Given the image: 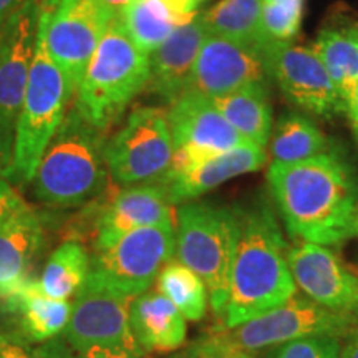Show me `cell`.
I'll list each match as a JSON object with an SVG mask.
<instances>
[{
    "mask_svg": "<svg viewBox=\"0 0 358 358\" xmlns=\"http://www.w3.org/2000/svg\"><path fill=\"white\" fill-rule=\"evenodd\" d=\"M303 0H264L262 32L268 43H292L302 24Z\"/></svg>",
    "mask_w": 358,
    "mask_h": 358,
    "instance_id": "30",
    "label": "cell"
},
{
    "mask_svg": "<svg viewBox=\"0 0 358 358\" xmlns=\"http://www.w3.org/2000/svg\"><path fill=\"white\" fill-rule=\"evenodd\" d=\"M105 148V131L90 122L77 105L71 106L35 173V196L60 208H75L95 198L108 174Z\"/></svg>",
    "mask_w": 358,
    "mask_h": 358,
    "instance_id": "3",
    "label": "cell"
},
{
    "mask_svg": "<svg viewBox=\"0 0 358 358\" xmlns=\"http://www.w3.org/2000/svg\"><path fill=\"white\" fill-rule=\"evenodd\" d=\"M156 290L173 302L186 322H199L206 317L209 306L206 284L194 271L176 259L161 268L156 277Z\"/></svg>",
    "mask_w": 358,
    "mask_h": 358,
    "instance_id": "29",
    "label": "cell"
},
{
    "mask_svg": "<svg viewBox=\"0 0 358 358\" xmlns=\"http://www.w3.org/2000/svg\"><path fill=\"white\" fill-rule=\"evenodd\" d=\"M204 12L169 35L150 55V80L146 88L169 105L186 92L201 47L208 38Z\"/></svg>",
    "mask_w": 358,
    "mask_h": 358,
    "instance_id": "18",
    "label": "cell"
},
{
    "mask_svg": "<svg viewBox=\"0 0 358 358\" xmlns=\"http://www.w3.org/2000/svg\"><path fill=\"white\" fill-rule=\"evenodd\" d=\"M211 100L245 141L259 148L267 145L272 133L268 85H249Z\"/></svg>",
    "mask_w": 358,
    "mask_h": 358,
    "instance_id": "24",
    "label": "cell"
},
{
    "mask_svg": "<svg viewBox=\"0 0 358 358\" xmlns=\"http://www.w3.org/2000/svg\"><path fill=\"white\" fill-rule=\"evenodd\" d=\"M0 358H37L19 337L0 334Z\"/></svg>",
    "mask_w": 358,
    "mask_h": 358,
    "instance_id": "34",
    "label": "cell"
},
{
    "mask_svg": "<svg viewBox=\"0 0 358 358\" xmlns=\"http://www.w3.org/2000/svg\"><path fill=\"white\" fill-rule=\"evenodd\" d=\"M287 262L297 292L330 310L358 313V275L332 248L295 241Z\"/></svg>",
    "mask_w": 358,
    "mask_h": 358,
    "instance_id": "15",
    "label": "cell"
},
{
    "mask_svg": "<svg viewBox=\"0 0 358 358\" xmlns=\"http://www.w3.org/2000/svg\"><path fill=\"white\" fill-rule=\"evenodd\" d=\"M150 55L129 37L120 15L111 22L85 71L75 105L103 131L146 88Z\"/></svg>",
    "mask_w": 358,
    "mask_h": 358,
    "instance_id": "5",
    "label": "cell"
},
{
    "mask_svg": "<svg viewBox=\"0 0 358 358\" xmlns=\"http://www.w3.org/2000/svg\"><path fill=\"white\" fill-rule=\"evenodd\" d=\"M174 259L203 279L209 306L222 320L239 236L237 209L203 201H187L179 204L174 216Z\"/></svg>",
    "mask_w": 358,
    "mask_h": 358,
    "instance_id": "4",
    "label": "cell"
},
{
    "mask_svg": "<svg viewBox=\"0 0 358 358\" xmlns=\"http://www.w3.org/2000/svg\"><path fill=\"white\" fill-rule=\"evenodd\" d=\"M343 338L317 335L268 348L266 358H338Z\"/></svg>",
    "mask_w": 358,
    "mask_h": 358,
    "instance_id": "31",
    "label": "cell"
},
{
    "mask_svg": "<svg viewBox=\"0 0 358 358\" xmlns=\"http://www.w3.org/2000/svg\"><path fill=\"white\" fill-rule=\"evenodd\" d=\"M43 0H24L0 30V174L13 158L17 120L24 101Z\"/></svg>",
    "mask_w": 358,
    "mask_h": 358,
    "instance_id": "9",
    "label": "cell"
},
{
    "mask_svg": "<svg viewBox=\"0 0 358 358\" xmlns=\"http://www.w3.org/2000/svg\"><path fill=\"white\" fill-rule=\"evenodd\" d=\"M174 224L131 231L108 248L95 249L90 274L110 289L136 297L153 285L161 268L174 259Z\"/></svg>",
    "mask_w": 358,
    "mask_h": 358,
    "instance_id": "12",
    "label": "cell"
},
{
    "mask_svg": "<svg viewBox=\"0 0 358 358\" xmlns=\"http://www.w3.org/2000/svg\"><path fill=\"white\" fill-rule=\"evenodd\" d=\"M267 187L295 241L340 248L353 237L358 176L338 148L297 163L272 161Z\"/></svg>",
    "mask_w": 358,
    "mask_h": 358,
    "instance_id": "1",
    "label": "cell"
},
{
    "mask_svg": "<svg viewBox=\"0 0 358 358\" xmlns=\"http://www.w3.org/2000/svg\"><path fill=\"white\" fill-rule=\"evenodd\" d=\"M101 2L110 8L115 15H120V13L127 8L128 3H131L133 0H101Z\"/></svg>",
    "mask_w": 358,
    "mask_h": 358,
    "instance_id": "40",
    "label": "cell"
},
{
    "mask_svg": "<svg viewBox=\"0 0 358 358\" xmlns=\"http://www.w3.org/2000/svg\"><path fill=\"white\" fill-rule=\"evenodd\" d=\"M264 0H221L204 12L209 35L243 43H268L262 32ZM272 45V43H268Z\"/></svg>",
    "mask_w": 358,
    "mask_h": 358,
    "instance_id": "28",
    "label": "cell"
},
{
    "mask_svg": "<svg viewBox=\"0 0 358 358\" xmlns=\"http://www.w3.org/2000/svg\"><path fill=\"white\" fill-rule=\"evenodd\" d=\"M116 17L101 0H43L45 42L64 71L71 96L77 95L93 53Z\"/></svg>",
    "mask_w": 358,
    "mask_h": 358,
    "instance_id": "10",
    "label": "cell"
},
{
    "mask_svg": "<svg viewBox=\"0 0 358 358\" xmlns=\"http://www.w3.org/2000/svg\"><path fill=\"white\" fill-rule=\"evenodd\" d=\"M358 237V204L355 209V217H353V237Z\"/></svg>",
    "mask_w": 358,
    "mask_h": 358,
    "instance_id": "41",
    "label": "cell"
},
{
    "mask_svg": "<svg viewBox=\"0 0 358 358\" xmlns=\"http://www.w3.org/2000/svg\"><path fill=\"white\" fill-rule=\"evenodd\" d=\"M166 113L174 150L189 148L206 153H224L248 143L224 118L211 98L204 95L182 93Z\"/></svg>",
    "mask_w": 358,
    "mask_h": 358,
    "instance_id": "16",
    "label": "cell"
},
{
    "mask_svg": "<svg viewBox=\"0 0 358 358\" xmlns=\"http://www.w3.org/2000/svg\"><path fill=\"white\" fill-rule=\"evenodd\" d=\"M332 141L308 116L287 111L280 115L272 134L274 163H297L334 150Z\"/></svg>",
    "mask_w": 358,
    "mask_h": 358,
    "instance_id": "25",
    "label": "cell"
},
{
    "mask_svg": "<svg viewBox=\"0 0 358 358\" xmlns=\"http://www.w3.org/2000/svg\"><path fill=\"white\" fill-rule=\"evenodd\" d=\"M272 47L274 45L243 43L208 35L186 92L217 98L249 85H268L272 78Z\"/></svg>",
    "mask_w": 358,
    "mask_h": 358,
    "instance_id": "13",
    "label": "cell"
},
{
    "mask_svg": "<svg viewBox=\"0 0 358 358\" xmlns=\"http://www.w3.org/2000/svg\"><path fill=\"white\" fill-rule=\"evenodd\" d=\"M43 243V226L29 206L0 229V299L12 297L34 280L32 268Z\"/></svg>",
    "mask_w": 358,
    "mask_h": 358,
    "instance_id": "20",
    "label": "cell"
},
{
    "mask_svg": "<svg viewBox=\"0 0 358 358\" xmlns=\"http://www.w3.org/2000/svg\"><path fill=\"white\" fill-rule=\"evenodd\" d=\"M169 358H204L203 347H201L199 338L194 340V342H192L191 345H187L186 348H182V350H181V348H179V350L174 352Z\"/></svg>",
    "mask_w": 358,
    "mask_h": 358,
    "instance_id": "39",
    "label": "cell"
},
{
    "mask_svg": "<svg viewBox=\"0 0 358 358\" xmlns=\"http://www.w3.org/2000/svg\"><path fill=\"white\" fill-rule=\"evenodd\" d=\"M129 325L145 353H174L186 342V319L159 290L148 289L133 299Z\"/></svg>",
    "mask_w": 358,
    "mask_h": 358,
    "instance_id": "21",
    "label": "cell"
},
{
    "mask_svg": "<svg viewBox=\"0 0 358 358\" xmlns=\"http://www.w3.org/2000/svg\"><path fill=\"white\" fill-rule=\"evenodd\" d=\"M69 83L64 71L50 57L45 42L43 6L40 15L37 43H35L32 69L25 96L17 120L13 158L7 178L29 185L42 161L53 134L64 122L70 101Z\"/></svg>",
    "mask_w": 358,
    "mask_h": 358,
    "instance_id": "6",
    "label": "cell"
},
{
    "mask_svg": "<svg viewBox=\"0 0 358 358\" xmlns=\"http://www.w3.org/2000/svg\"><path fill=\"white\" fill-rule=\"evenodd\" d=\"M206 0H133L120 13L129 37L151 55L174 30L189 22Z\"/></svg>",
    "mask_w": 358,
    "mask_h": 358,
    "instance_id": "22",
    "label": "cell"
},
{
    "mask_svg": "<svg viewBox=\"0 0 358 358\" xmlns=\"http://www.w3.org/2000/svg\"><path fill=\"white\" fill-rule=\"evenodd\" d=\"M6 306L15 315L22 335L32 342H48L65 332L73 308L70 301L45 295L35 279L6 299Z\"/></svg>",
    "mask_w": 358,
    "mask_h": 358,
    "instance_id": "23",
    "label": "cell"
},
{
    "mask_svg": "<svg viewBox=\"0 0 358 358\" xmlns=\"http://www.w3.org/2000/svg\"><path fill=\"white\" fill-rule=\"evenodd\" d=\"M266 161L267 156L264 148L245 143L234 150L209 156L181 173L164 174L156 182L163 186L169 203L176 206L201 198L232 178L257 171L266 164Z\"/></svg>",
    "mask_w": 358,
    "mask_h": 358,
    "instance_id": "19",
    "label": "cell"
},
{
    "mask_svg": "<svg viewBox=\"0 0 358 358\" xmlns=\"http://www.w3.org/2000/svg\"><path fill=\"white\" fill-rule=\"evenodd\" d=\"M355 329H358V313L330 310L303 294L295 292L279 307L234 329L222 327L221 334L231 345L259 353L282 343L317 335L345 338Z\"/></svg>",
    "mask_w": 358,
    "mask_h": 358,
    "instance_id": "8",
    "label": "cell"
},
{
    "mask_svg": "<svg viewBox=\"0 0 358 358\" xmlns=\"http://www.w3.org/2000/svg\"><path fill=\"white\" fill-rule=\"evenodd\" d=\"M236 209L239 236L222 317L226 329L279 307L297 292L287 262L289 244L271 196L261 192Z\"/></svg>",
    "mask_w": 358,
    "mask_h": 358,
    "instance_id": "2",
    "label": "cell"
},
{
    "mask_svg": "<svg viewBox=\"0 0 358 358\" xmlns=\"http://www.w3.org/2000/svg\"><path fill=\"white\" fill-rule=\"evenodd\" d=\"M22 3H24V0H0V30Z\"/></svg>",
    "mask_w": 358,
    "mask_h": 358,
    "instance_id": "38",
    "label": "cell"
},
{
    "mask_svg": "<svg viewBox=\"0 0 358 358\" xmlns=\"http://www.w3.org/2000/svg\"><path fill=\"white\" fill-rule=\"evenodd\" d=\"M90 254L77 241H66L53 250L40 275L38 289L58 301H69L78 294L90 274Z\"/></svg>",
    "mask_w": 358,
    "mask_h": 358,
    "instance_id": "27",
    "label": "cell"
},
{
    "mask_svg": "<svg viewBox=\"0 0 358 358\" xmlns=\"http://www.w3.org/2000/svg\"><path fill=\"white\" fill-rule=\"evenodd\" d=\"M131 301L133 297L116 292L88 274L65 329L66 343L77 357L148 358L129 325Z\"/></svg>",
    "mask_w": 358,
    "mask_h": 358,
    "instance_id": "7",
    "label": "cell"
},
{
    "mask_svg": "<svg viewBox=\"0 0 358 358\" xmlns=\"http://www.w3.org/2000/svg\"><path fill=\"white\" fill-rule=\"evenodd\" d=\"M35 355H37V358H71L69 352H66V348L62 347L55 338L48 340L43 347H40L35 352Z\"/></svg>",
    "mask_w": 358,
    "mask_h": 358,
    "instance_id": "35",
    "label": "cell"
},
{
    "mask_svg": "<svg viewBox=\"0 0 358 358\" xmlns=\"http://www.w3.org/2000/svg\"><path fill=\"white\" fill-rule=\"evenodd\" d=\"M174 224L173 204L159 182L128 186L106 204L96 222L95 249L108 248L141 227Z\"/></svg>",
    "mask_w": 358,
    "mask_h": 358,
    "instance_id": "17",
    "label": "cell"
},
{
    "mask_svg": "<svg viewBox=\"0 0 358 358\" xmlns=\"http://www.w3.org/2000/svg\"><path fill=\"white\" fill-rule=\"evenodd\" d=\"M313 50L324 62L347 108L348 98L358 83V29H324Z\"/></svg>",
    "mask_w": 358,
    "mask_h": 358,
    "instance_id": "26",
    "label": "cell"
},
{
    "mask_svg": "<svg viewBox=\"0 0 358 358\" xmlns=\"http://www.w3.org/2000/svg\"><path fill=\"white\" fill-rule=\"evenodd\" d=\"M174 143L166 110L141 106L106 140L108 173L124 186L159 181L171 166Z\"/></svg>",
    "mask_w": 358,
    "mask_h": 358,
    "instance_id": "11",
    "label": "cell"
},
{
    "mask_svg": "<svg viewBox=\"0 0 358 358\" xmlns=\"http://www.w3.org/2000/svg\"><path fill=\"white\" fill-rule=\"evenodd\" d=\"M338 358H358V329L343 338Z\"/></svg>",
    "mask_w": 358,
    "mask_h": 358,
    "instance_id": "37",
    "label": "cell"
},
{
    "mask_svg": "<svg viewBox=\"0 0 358 358\" xmlns=\"http://www.w3.org/2000/svg\"><path fill=\"white\" fill-rule=\"evenodd\" d=\"M271 69L272 78L297 108L327 120L345 113V103L313 48L277 43L272 47Z\"/></svg>",
    "mask_w": 358,
    "mask_h": 358,
    "instance_id": "14",
    "label": "cell"
},
{
    "mask_svg": "<svg viewBox=\"0 0 358 358\" xmlns=\"http://www.w3.org/2000/svg\"><path fill=\"white\" fill-rule=\"evenodd\" d=\"M201 347H203L204 358H259V353L243 350L231 345L226 338L222 337L221 329L209 330L199 338Z\"/></svg>",
    "mask_w": 358,
    "mask_h": 358,
    "instance_id": "32",
    "label": "cell"
},
{
    "mask_svg": "<svg viewBox=\"0 0 358 358\" xmlns=\"http://www.w3.org/2000/svg\"><path fill=\"white\" fill-rule=\"evenodd\" d=\"M345 113L348 116V122L352 124L353 136H355V140L358 143V83L355 85V88H353L350 98H348Z\"/></svg>",
    "mask_w": 358,
    "mask_h": 358,
    "instance_id": "36",
    "label": "cell"
},
{
    "mask_svg": "<svg viewBox=\"0 0 358 358\" xmlns=\"http://www.w3.org/2000/svg\"><path fill=\"white\" fill-rule=\"evenodd\" d=\"M24 208H27L25 201L0 174V229Z\"/></svg>",
    "mask_w": 358,
    "mask_h": 358,
    "instance_id": "33",
    "label": "cell"
}]
</instances>
